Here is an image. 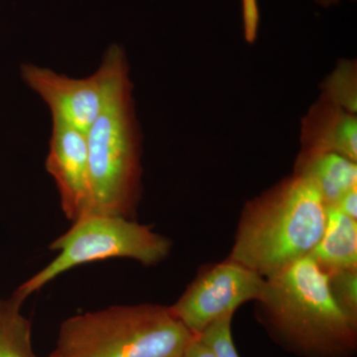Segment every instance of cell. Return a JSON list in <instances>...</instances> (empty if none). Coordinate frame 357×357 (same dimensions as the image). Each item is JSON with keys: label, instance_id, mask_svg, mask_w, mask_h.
Wrapping results in <instances>:
<instances>
[{"label": "cell", "instance_id": "1", "mask_svg": "<svg viewBox=\"0 0 357 357\" xmlns=\"http://www.w3.org/2000/svg\"><path fill=\"white\" fill-rule=\"evenodd\" d=\"M102 65L105 70L102 107L86 134L91 191L88 215L130 218L139 192V140L132 86L121 47L110 46Z\"/></svg>", "mask_w": 357, "mask_h": 357}, {"label": "cell", "instance_id": "2", "mask_svg": "<svg viewBox=\"0 0 357 357\" xmlns=\"http://www.w3.org/2000/svg\"><path fill=\"white\" fill-rule=\"evenodd\" d=\"M326 206L312 178L298 173L251 204L232 261L268 278L311 255L323 236Z\"/></svg>", "mask_w": 357, "mask_h": 357}, {"label": "cell", "instance_id": "3", "mask_svg": "<svg viewBox=\"0 0 357 357\" xmlns=\"http://www.w3.org/2000/svg\"><path fill=\"white\" fill-rule=\"evenodd\" d=\"M262 303L275 330L303 354L342 357L356 349V319L340 306L311 255L269 277Z\"/></svg>", "mask_w": 357, "mask_h": 357}, {"label": "cell", "instance_id": "4", "mask_svg": "<svg viewBox=\"0 0 357 357\" xmlns=\"http://www.w3.org/2000/svg\"><path fill=\"white\" fill-rule=\"evenodd\" d=\"M194 335L160 305L114 306L66 319L55 357H182Z\"/></svg>", "mask_w": 357, "mask_h": 357}, {"label": "cell", "instance_id": "5", "mask_svg": "<svg viewBox=\"0 0 357 357\" xmlns=\"http://www.w3.org/2000/svg\"><path fill=\"white\" fill-rule=\"evenodd\" d=\"M58 255L25 281L15 293L25 301L47 284L73 268L112 258H128L144 265L165 259L171 243L146 225L121 215L89 213L73 222L72 227L49 246Z\"/></svg>", "mask_w": 357, "mask_h": 357}, {"label": "cell", "instance_id": "6", "mask_svg": "<svg viewBox=\"0 0 357 357\" xmlns=\"http://www.w3.org/2000/svg\"><path fill=\"white\" fill-rule=\"evenodd\" d=\"M266 291L267 280L261 275L230 260L198 277L170 309L194 337H199L211 324L234 314L243 303L262 302Z\"/></svg>", "mask_w": 357, "mask_h": 357}, {"label": "cell", "instance_id": "7", "mask_svg": "<svg viewBox=\"0 0 357 357\" xmlns=\"http://www.w3.org/2000/svg\"><path fill=\"white\" fill-rule=\"evenodd\" d=\"M21 75L48 105L54 122L88 132L102 107L105 84L102 65L95 74L83 79H73L31 64L22 65Z\"/></svg>", "mask_w": 357, "mask_h": 357}, {"label": "cell", "instance_id": "8", "mask_svg": "<svg viewBox=\"0 0 357 357\" xmlns=\"http://www.w3.org/2000/svg\"><path fill=\"white\" fill-rule=\"evenodd\" d=\"M46 170L57 185L66 218L73 223L88 215L91 191L86 134L53 121Z\"/></svg>", "mask_w": 357, "mask_h": 357}, {"label": "cell", "instance_id": "9", "mask_svg": "<svg viewBox=\"0 0 357 357\" xmlns=\"http://www.w3.org/2000/svg\"><path fill=\"white\" fill-rule=\"evenodd\" d=\"M356 122L354 114L324 98L305 119L303 152H333L356 162Z\"/></svg>", "mask_w": 357, "mask_h": 357}, {"label": "cell", "instance_id": "10", "mask_svg": "<svg viewBox=\"0 0 357 357\" xmlns=\"http://www.w3.org/2000/svg\"><path fill=\"white\" fill-rule=\"evenodd\" d=\"M310 255L326 273L356 271V220L344 215L337 206H326L323 236Z\"/></svg>", "mask_w": 357, "mask_h": 357}, {"label": "cell", "instance_id": "11", "mask_svg": "<svg viewBox=\"0 0 357 357\" xmlns=\"http://www.w3.org/2000/svg\"><path fill=\"white\" fill-rule=\"evenodd\" d=\"M298 173L312 178L326 206H335L347 192L356 189V162L333 152H303Z\"/></svg>", "mask_w": 357, "mask_h": 357}, {"label": "cell", "instance_id": "12", "mask_svg": "<svg viewBox=\"0 0 357 357\" xmlns=\"http://www.w3.org/2000/svg\"><path fill=\"white\" fill-rule=\"evenodd\" d=\"M23 302L14 295L0 299V357H37L31 321L23 314Z\"/></svg>", "mask_w": 357, "mask_h": 357}, {"label": "cell", "instance_id": "13", "mask_svg": "<svg viewBox=\"0 0 357 357\" xmlns=\"http://www.w3.org/2000/svg\"><path fill=\"white\" fill-rule=\"evenodd\" d=\"M356 74L354 64L344 63L328 79L326 86V98L351 114L356 110Z\"/></svg>", "mask_w": 357, "mask_h": 357}, {"label": "cell", "instance_id": "14", "mask_svg": "<svg viewBox=\"0 0 357 357\" xmlns=\"http://www.w3.org/2000/svg\"><path fill=\"white\" fill-rule=\"evenodd\" d=\"M234 314H227L206 328L198 337L211 347L218 357H239L231 335Z\"/></svg>", "mask_w": 357, "mask_h": 357}, {"label": "cell", "instance_id": "15", "mask_svg": "<svg viewBox=\"0 0 357 357\" xmlns=\"http://www.w3.org/2000/svg\"><path fill=\"white\" fill-rule=\"evenodd\" d=\"M328 274L335 300L347 314L356 319V271H340Z\"/></svg>", "mask_w": 357, "mask_h": 357}, {"label": "cell", "instance_id": "16", "mask_svg": "<svg viewBox=\"0 0 357 357\" xmlns=\"http://www.w3.org/2000/svg\"><path fill=\"white\" fill-rule=\"evenodd\" d=\"M243 13L244 35L249 43H252L259 27L258 0H243Z\"/></svg>", "mask_w": 357, "mask_h": 357}, {"label": "cell", "instance_id": "17", "mask_svg": "<svg viewBox=\"0 0 357 357\" xmlns=\"http://www.w3.org/2000/svg\"><path fill=\"white\" fill-rule=\"evenodd\" d=\"M182 357H218L215 351L204 344L198 337H194L188 345Z\"/></svg>", "mask_w": 357, "mask_h": 357}, {"label": "cell", "instance_id": "18", "mask_svg": "<svg viewBox=\"0 0 357 357\" xmlns=\"http://www.w3.org/2000/svg\"><path fill=\"white\" fill-rule=\"evenodd\" d=\"M338 210L356 220L357 218V191L356 189L351 190L344 195L335 206Z\"/></svg>", "mask_w": 357, "mask_h": 357}, {"label": "cell", "instance_id": "19", "mask_svg": "<svg viewBox=\"0 0 357 357\" xmlns=\"http://www.w3.org/2000/svg\"><path fill=\"white\" fill-rule=\"evenodd\" d=\"M319 3L325 4V6H328V4L333 3V2L337 1V0H319Z\"/></svg>", "mask_w": 357, "mask_h": 357}, {"label": "cell", "instance_id": "20", "mask_svg": "<svg viewBox=\"0 0 357 357\" xmlns=\"http://www.w3.org/2000/svg\"><path fill=\"white\" fill-rule=\"evenodd\" d=\"M48 357H55V356H52V354H50V356H49Z\"/></svg>", "mask_w": 357, "mask_h": 357}]
</instances>
